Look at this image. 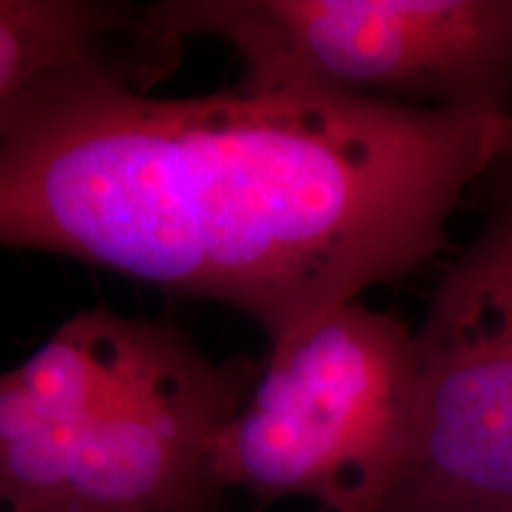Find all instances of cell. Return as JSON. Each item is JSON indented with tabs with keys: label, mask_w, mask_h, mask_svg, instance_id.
<instances>
[{
	"label": "cell",
	"mask_w": 512,
	"mask_h": 512,
	"mask_svg": "<svg viewBox=\"0 0 512 512\" xmlns=\"http://www.w3.org/2000/svg\"><path fill=\"white\" fill-rule=\"evenodd\" d=\"M181 48L155 36L145 5L110 0H0V133L50 76L83 62H119L164 79Z\"/></svg>",
	"instance_id": "obj_6"
},
{
	"label": "cell",
	"mask_w": 512,
	"mask_h": 512,
	"mask_svg": "<svg viewBox=\"0 0 512 512\" xmlns=\"http://www.w3.org/2000/svg\"><path fill=\"white\" fill-rule=\"evenodd\" d=\"M418 403L415 335L363 302L337 304L273 344L240 411L211 441L223 491L375 512Z\"/></svg>",
	"instance_id": "obj_3"
},
{
	"label": "cell",
	"mask_w": 512,
	"mask_h": 512,
	"mask_svg": "<svg viewBox=\"0 0 512 512\" xmlns=\"http://www.w3.org/2000/svg\"><path fill=\"white\" fill-rule=\"evenodd\" d=\"M152 34L216 38L247 88L512 119V0H157Z\"/></svg>",
	"instance_id": "obj_4"
},
{
	"label": "cell",
	"mask_w": 512,
	"mask_h": 512,
	"mask_svg": "<svg viewBox=\"0 0 512 512\" xmlns=\"http://www.w3.org/2000/svg\"><path fill=\"white\" fill-rule=\"evenodd\" d=\"M259 368L169 325L76 313L0 373V484L24 512H214L211 441Z\"/></svg>",
	"instance_id": "obj_2"
},
{
	"label": "cell",
	"mask_w": 512,
	"mask_h": 512,
	"mask_svg": "<svg viewBox=\"0 0 512 512\" xmlns=\"http://www.w3.org/2000/svg\"><path fill=\"white\" fill-rule=\"evenodd\" d=\"M415 335L418 403L375 512H512V159Z\"/></svg>",
	"instance_id": "obj_5"
},
{
	"label": "cell",
	"mask_w": 512,
	"mask_h": 512,
	"mask_svg": "<svg viewBox=\"0 0 512 512\" xmlns=\"http://www.w3.org/2000/svg\"><path fill=\"white\" fill-rule=\"evenodd\" d=\"M0 512H24L3 484H0Z\"/></svg>",
	"instance_id": "obj_7"
},
{
	"label": "cell",
	"mask_w": 512,
	"mask_h": 512,
	"mask_svg": "<svg viewBox=\"0 0 512 512\" xmlns=\"http://www.w3.org/2000/svg\"><path fill=\"white\" fill-rule=\"evenodd\" d=\"M83 62L0 133V249L209 299L280 339L432 261L512 119L306 88L157 98Z\"/></svg>",
	"instance_id": "obj_1"
}]
</instances>
